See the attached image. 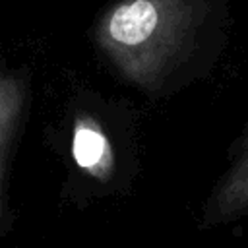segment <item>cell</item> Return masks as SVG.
Returning <instances> with one entry per match:
<instances>
[{
  "mask_svg": "<svg viewBox=\"0 0 248 248\" xmlns=\"http://www.w3.org/2000/svg\"><path fill=\"white\" fill-rule=\"evenodd\" d=\"M223 0H114L93 27L107 66L149 97L169 95L194 76Z\"/></svg>",
  "mask_w": 248,
  "mask_h": 248,
  "instance_id": "6da1fadb",
  "label": "cell"
},
{
  "mask_svg": "<svg viewBox=\"0 0 248 248\" xmlns=\"http://www.w3.org/2000/svg\"><path fill=\"white\" fill-rule=\"evenodd\" d=\"M128 108L97 91L78 93L68 108L70 157L76 169L95 182L108 184L118 172L124 140L132 132Z\"/></svg>",
  "mask_w": 248,
  "mask_h": 248,
  "instance_id": "7a4b0ae2",
  "label": "cell"
},
{
  "mask_svg": "<svg viewBox=\"0 0 248 248\" xmlns=\"http://www.w3.org/2000/svg\"><path fill=\"white\" fill-rule=\"evenodd\" d=\"M27 103V78L16 70H0V215H2V180L6 159L10 155L16 132Z\"/></svg>",
  "mask_w": 248,
  "mask_h": 248,
  "instance_id": "277c9868",
  "label": "cell"
},
{
  "mask_svg": "<svg viewBox=\"0 0 248 248\" xmlns=\"http://www.w3.org/2000/svg\"><path fill=\"white\" fill-rule=\"evenodd\" d=\"M240 221H248V128L232 145L227 167L202 205L200 229L229 227Z\"/></svg>",
  "mask_w": 248,
  "mask_h": 248,
  "instance_id": "3957f363",
  "label": "cell"
}]
</instances>
